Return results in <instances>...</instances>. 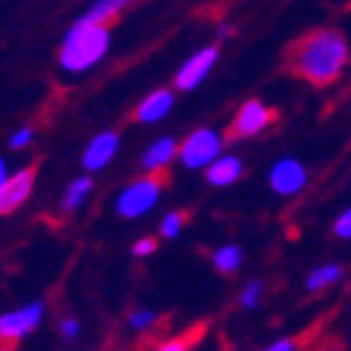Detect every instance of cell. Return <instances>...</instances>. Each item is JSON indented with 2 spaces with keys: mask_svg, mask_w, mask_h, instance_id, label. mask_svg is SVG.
Wrapping results in <instances>:
<instances>
[{
  "mask_svg": "<svg viewBox=\"0 0 351 351\" xmlns=\"http://www.w3.org/2000/svg\"><path fill=\"white\" fill-rule=\"evenodd\" d=\"M243 175V162L236 155H221L217 162H211L204 170V177L211 187H228L241 180Z\"/></svg>",
  "mask_w": 351,
  "mask_h": 351,
  "instance_id": "4fadbf2b",
  "label": "cell"
},
{
  "mask_svg": "<svg viewBox=\"0 0 351 351\" xmlns=\"http://www.w3.org/2000/svg\"><path fill=\"white\" fill-rule=\"evenodd\" d=\"M202 332H204V327H194L192 332H187V334H182V337H175V339H167V341H162V344H158L152 351H189L194 341L202 337Z\"/></svg>",
  "mask_w": 351,
  "mask_h": 351,
  "instance_id": "ac0fdd59",
  "label": "cell"
},
{
  "mask_svg": "<svg viewBox=\"0 0 351 351\" xmlns=\"http://www.w3.org/2000/svg\"><path fill=\"white\" fill-rule=\"evenodd\" d=\"M79 332H82V324H79V319H74V317H66V319H62V324H59V334L69 341L76 339Z\"/></svg>",
  "mask_w": 351,
  "mask_h": 351,
  "instance_id": "d4e9b609",
  "label": "cell"
},
{
  "mask_svg": "<svg viewBox=\"0 0 351 351\" xmlns=\"http://www.w3.org/2000/svg\"><path fill=\"white\" fill-rule=\"evenodd\" d=\"M182 226H184V214L182 211H170L160 221V234H162V239H177Z\"/></svg>",
  "mask_w": 351,
  "mask_h": 351,
  "instance_id": "d6986e66",
  "label": "cell"
},
{
  "mask_svg": "<svg viewBox=\"0 0 351 351\" xmlns=\"http://www.w3.org/2000/svg\"><path fill=\"white\" fill-rule=\"evenodd\" d=\"M312 351H344V349H341L337 341H327V344H319L317 349H312Z\"/></svg>",
  "mask_w": 351,
  "mask_h": 351,
  "instance_id": "f1b7e54d",
  "label": "cell"
},
{
  "mask_svg": "<svg viewBox=\"0 0 351 351\" xmlns=\"http://www.w3.org/2000/svg\"><path fill=\"white\" fill-rule=\"evenodd\" d=\"M155 319H158L155 310H147V307H143V310H133L128 315L130 329H138V332H145V329H150L152 324H155Z\"/></svg>",
  "mask_w": 351,
  "mask_h": 351,
  "instance_id": "44dd1931",
  "label": "cell"
},
{
  "mask_svg": "<svg viewBox=\"0 0 351 351\" xmlns=\"http://www.w3.org/2000/svg\"><path fill=\"white\" fill-rule=\"evenodd\" d=\"M172 106H175V94H172L170 88H158V91L147 94L145 99L138 104V108H135V121H141V123H145V125L160 123V121L172 111Z\"/></svg>",
  "mask_w": 351,
  "mask_h": 351,
  "instance_id": "7c38bea8",
  "label": "cell"
},
{
  "mask_svg": "<svg viewBox=\"0 0 351 351\" xmlns=\"http://www.w3.org/2000/svg\"><path fill=\"white\" fill-rule=\"evenodd\" d=\"M341 276H344V268H341V265H337V263L319 265V268H315L310 276H307L304 287H307L310 293H322V290H327L329 285L339 282Z\"/></svg>",
  "mask_w": 351,
  "mask_h": 351,
  "instance_id": "9a60e30c",
  "label": "cell"
},
{
  "mask_svg": "<svg viewBox=\"0 0 351 351\" xmlns=\"http://www.w3.org/2000/svg\"><path fill=\"white\" fill-rule=\"evenodd\" d=\"M211 263H214V268H217L219 273L231 276V273H236V270L241 268V263H243V251H241V246H236V243H226V246L214 251Z\"/></svg>",
  "mask_w": 351,
  "mask_h": 351,
  "instance_id": "e0dca14e",
  "label": "cell"
},
{
  "mask_svg": "<svg viewBox=\"0 0 351 351\" xmlns=\"http://www.w3.org/2000/svg\"><path fill=\"white\" fill-rule=\"evenodd\" d=\"M298 349H300V344L295 339H278L270 346H265L263 351H298Z\"/></svg>",
  "mask_w": 351,
  "mask_h": 351,
  "instance_id": "484cf974",
  "label": "cell"
},
{
  "mask_svg": "<svg viewBox=\"0 0 351 351\" xmlns=\"http://www.w3.org/2000/svg\"><path fill=\"white\" fill-rule=\"evenodd\" d=\"M108 47H111V29L79 18L66 29L59 49V66L66 74H86L108 54Z\"/></svg>",
  "mask_w": 351,
  "mask_h": 351,
  "instance_id": "7a4b0ae2",
  "label": "cell"
},
{
  "mask_svg": "<svg viewBox=\"0 0 351 351\" xmlns=\"http://www.w3.org/2000/svg\"><path fill=\"white\" fill-rule=\"evenodd\" d=\"M217 62H219V47L211 45V47L199 49V52L192 54V57L180 66V71L175 74V86L180 88V91H192V88H197L206 76H209V71L214 69Z\"/></svg>",
  "mask_w": 351,
  "mask_h": 351,
  "instance_id": "ba28073f",
  "label": "cell"
},
{
  "mask_svg": "<svg viewBox=\"0 0 351 351\" xmlns=\"http://www.w3.org/2000/svg\"><path fill=\"white\" fill-rule=\"evenodd\" d=\"M35 187V170L25 167L20 172H12L8 177L5 187L0 189V214H12L15 209L25 204Z\"/></svg>",
  "mask_w": 351,
  "mask_h": 351,
  "instance_id": "30bf717a",
  "label": "cell"
},
{
  "mask_svg": "<svg viewBox=\"0 0 351 351\" xmlns=\"http://www.w3.org/2000/svg\"><path fill=\"white\" fill-rule=\"evenodd\" d=\"M234 32H236V27L231 23H219L217 25V37H219V40H228Z\"/></svg>",
  "mask_w": 351,
  "mask_h": 351,
  "instance_id": "4316f807",
  "label": "cell"
},
{
  "mask_svg": "<svg viewBox=\"0 0 351 351\" xmlns=\"http://www.w3.org/2000/svg\"><path fill=\"white\" fill-rule=\"evenodd\" d=\"M261 295H263V282L261 280H248L241 290V304L246 307V310H256L258 302H261Z\"/></svg>",
  "mask_w": 351,
  "mask_h": 351,
  "instance_id": "ffe728a7",
  "label": "cell"
},
{
  "mask_svg": "<svg viewBox=\"0 0 351 351\" xmlns=\"http://www.w3.org/2000/svg\"><path fill=\"white\" fill-rule=\"evenodd\" d=\"M162 194V180L155 175H145L141 180L130 182L123 192L118 194L116 211L123 219H141L160 202Z\"/></svg>",
  "mask_w": 351,
  "mask_h": 351,
  "instance_id": "277c9868",
  "label": "cell"
},
{
  "mask_svg": "<svg viewBox=\"0 0 351 351\" xmlns=\"http://www.w3.org/2000/svg\"><path fill=\"white\" fill-rule=\"evenodd\" d=\"M287 62L300 79L315 86H329L339 79L349 62V42L337 29H315L290 47Z\"/></svg>",
  "mask_w": 351,
  "mask_h": 351,
  "instance_id": "6da1fadb",
  "label": "cell"
},
{
  "mask_svg": "<svg viewBox=\"0 0 351 351\" xmlns=\"http://www.w3.org/2000/svg\"><path fill=\"white\" fill-rule=\"evenodd\" d=\"M268 182L270 189L280 197H295L307 184V167L295 158H282L270 167Z\"/></svg>",
  "mask_w": 351,
  "mask_h": 351,
  "instance_id": "52a82bcc",
  "label": "cell"
},
{
  "mask_svg": "<svg viewBox=\"0 0 351 351\" xmlns=\"http://www.w3.org/2000/svg\"><path fill=\"white\" fill-rule=\"evenodd\" d=\"M276 121V111L268 108L263 101L251 99L246 104H241V108L236 111L231 128H228V138L231 141H241V138H253V135L263 133L265 128H270Z\"/></svg>",
  "mask_w": 351,
  "mask_h": 351,
  "instance_id": "5b68a950",
  "label": "cell"
},
{
  "mask_svg": "<svg viewBox=\"0 0 351 351\" xmlns=\"http://www.w3.org/2000/svg\"><path fill=\"white\" fill-rule=\"evenodd\" d=\"M118 147H121V135L116 130H104V133L88 141L86 150L82 155V165L88 172H101L116 158Z\"/></svg>",
  "mask_w": 351,
  "mask_h": 351,
  "instance_id": "9c48e42d",
  "label": "cell"
},
{
  "mask_svg": "<svg viewBox=\"0 0 351 351\" xmlns=\"http://www.w3.org/2000/svg\"><path fill=\"white\" fill-rule=\"evenodd\" d=\"M8 177H10V172H8V165H5V160L0 158V189L5 187Z\"/></svg>",
  "mask_w": 351,
  "mask_h": 351,
  "instance_id": "83f0119b",
  "label": "cell"
},
{
  "mask_svg": "<svg viewBox=\"0 0 351 351\" xmlns=\"http://www.w3.org/2000/svg\"><path fill=\"white\" fill-rule=\"evenodd\" d=\"M32 141H35V130L29 128V125H25V128H18L10 135V147L12 150H25Z\"/></svg>",
  "mask_w": 351,
  "mask_h": 351,
  "instance_id": "7402d4cb",
  "label": "cell"
},
{
  "mask_svg": "<svg viewBox=\"0 0 351 351\" xmlns=\"http://www.w3.org/2000/svg\"><path fill=\"white\" fill-rule=\"evenodd\" d=\"M155 251H158V243H155V239H150V236H143V239H138L133 243V256L135 258H147Z\"/></svg>",
  "mask_w": 351,
  "mask_h": 351,
  "instance_id": "cb8c5ba5",
  "label": "cell"
},
{
  "mask_svg": "<svg viewBox=\"0 0 351 351\" xmlns=\"http://www.w3.org/2000/svg\"><path fill=\"white\" fill-rule=\"evenodd\" d=\"M91 189H94V180H91V177H88V175L76 177L69 187H66L64 197H62V209H64L66 214L76 211L79 206L84 204V202H86V197L91 194Z\"/></svg>",
  "mask_w": 351,
  "mask_h": 351,
  "instance_id": "2e32d148",
  "label": "cell"
},
{
  "mask_svg": "<svg viewBox=\"0 0 351 351\" xmlns=\"http://www.w3.org/2000/svg\"><path fill=\"white\" fill-rule=\"evenodd\" d=\"M128 5H130L128 0H99V3H94V5L84 12L82 18L86 20V23H91V25L108 27V25H111L113 20H116Z\"/></svg>",
  "mask_w": 351,
  "mask_h": 351,
  "instance_id": "5bb4252c",
  "label": "cell"
},
{
  "mask_svg": "<svg viewBox=\"0 0 351 351\" xmlns=\"http://www.w3.org/2000/svg\"><path fill=\"white\" fill-rule=\"evenodd\" d=\"M223 155V135L211 128H197L180 143V162L187 170H206Z\"/></svg>",
  "mask_w": 351,
  "mask_h": 351,
  "instance_id": "3957f363",
  "label": "cell"
},
{
  "mask_svg": "<svg viewBox=\"0 0 351 351\" xmlns=\"http://www.w3.org/2000/svg\"><path fill=\"white\" fill-rule=\"evenodd\" d=\"M177 155H180V143H177L175 138H170V135H165V138H158V141H152L150 145H147V150L143 152L141 165L147 175L158 177L160 172L170 167Z\"/></svg>",
  "mask_w": 351,
  "mask_h": 351,
  "instance_id": "8fae6325",
  "label": "cell"
},
{
  "mask_svg": "<svg viewBox=\"0 0 351 351\" xmlns=\"http://www.w3.org/2000/svg\"><path fill=\"white\" fill-rule=\"evenodd\" d=\"M42 315H45V302H40V300L25 304L20 310H10L5 315H0V341L15 344V341L25 339L29 332H35L40 327Z\"/></svg>",
  "mask_w": 351,
  "mask_h": 351,
  "instance_id": "8992f818",
  "label": "cell"
},
{
  "mask_svg": "<svg viewBox=\"0 0 351 351\" xmlns=\"http://www.w3.org/2000/svg\"><path fill=\"white\" fill-rule=\"evenodd\" d=\"M334 236H337V239L351 241V206L346 211H341L339 219L334 221Z\"/></svg>",
  "mask_w": 351,
  "mask_h": 351,
  "instance_id": "603a6c76",
  "label": "cell"
}]
</instances>
